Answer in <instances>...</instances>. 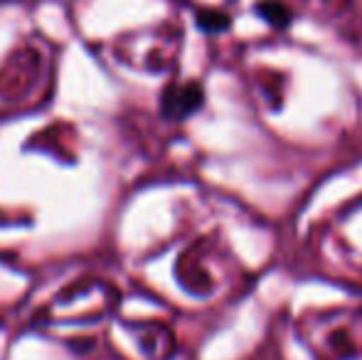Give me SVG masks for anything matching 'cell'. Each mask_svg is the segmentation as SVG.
<instances>
[{"mask_svg":"<svg viewBox=\"0 0 362 360\" xmlns=\"http://www.w3.org/2000/svg\"><path fill=\"white\" fill-rule=\"evenodd\" d=\"M257 10L267 23L276 25V28H284V25L291 23V10L279 3V0H264V3L257 5Z\"/></svg>","mask_w":362,"mask_h":360,"instance_id":"2","label":"cell"},{"mask_svg":"<svg viewBox=\"0 0 362 360\" xmlns=\"http://www.w3.org/2000/svg\"><path fill=\"white\" fill-rule=\"evenodd\" d=\"M197 23L205 30H222L229 25V20H227V15L217 13V10H202V13L197 15Z\"/></svg>","mask_w":362,"mask_h":360,"instance_id":"3","label":"cell"},{"mask_svg":"<svg viewBox=\"0 0 362 360\" xmlns=\"http://www.w3.org/2000/svg\"><path fill=\"white\" fill-rule=\"evenodd\" d=\"M202 104V89L197 84H185V87H173L163 96V114L168 119H185L192 111H197Z\"/></svg>","mask_w":362,"mask_h":360,"instance_id":"1","label":"cell"}]
</instances>
